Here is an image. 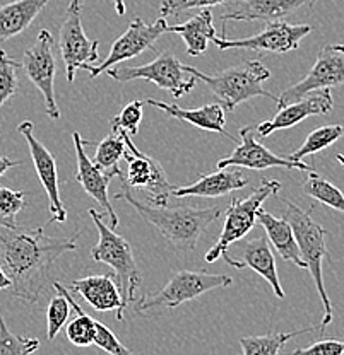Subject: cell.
<instances>
[{
    "mask_svg": "<svg viewBox=\"0 0 344 355\" xmlns=\"http://www.w3.org/2000/svg\"><path fill=\"white\" fill-rule=\"evenodd\" d=\"M81 232L70 238H50L45 229L0 225V266L13 282L10 292L26 302H38L60 254L76 250Z\"/></svg>",
    "mask_w": 344,
    "mask_h": 355,
    "instance_id": "cell-1",
    "label": "cell"
},
{
    "mask_svg": "<svg viewBox=\"0 0 344 355\" xmlns=\"http://www.w3.org/2000/svg\"><path fill=\"white\" fill-rule=\"evenodd\" d=\"M117 198H124L125 202L131 203L136 212L147 224L153 225L170 246L179 251L195 250L199 239L202 238L207 227L221 217L220 207L192 209V207L185 205H153V203L140 202L127 188H122V193H117Z\"/></svg>",
    "mask_w": 344,
    "mask_h": 355,
    "instance_id": "cell-2",
    "label": "cell"
},
{
    "mask_svg": "<svg viewBox=\"0 0 344 355\" xmlns=\"http://www.w3.org/2000/svg\"><path fill=\"white\" fill-rule=\"evenodd\" d=\"M183 69L195 79L202 80L220 99V105L228 111H235L236 106L257 98V96H264V98L277 103V96L262 87V84L271 77V70L259 60L243 62L231 69L221 70L214 76L201 72L190 65H183Z\"/></svg>",
    "mask_w": 344,
    "mask_h": 355,
    "instance_id": "cell-3",
    "label": "cell"
},
{
    "mask_svg": "<svg viewBox=\"0 0 344 355\" xmlns=\"http://www.w3.org/2000/svg\"><path fill=\"white\" fill-rule=\"evenodd\" d=\"M283 203L284 207V219L290 222L291 229H293L295 239H297L300 254H302V260L305 261L306 270L312 273V279L316 282L317 292L320 295L322 306H324V318L320 321L319 331L324 333L325 328L331 324L332 321V304L331 299H329L327 292H325L324 286V273H322V263H324V258H329L327 246H325V236L327 231L312 219V210L306 212V210L300 209L297 203L290 202V200L284 198Z\"/></svg>",
    "mask_w": 344,
    "mask_h": 355,
    "instance_id": "cell-4",
    "label": "cell"
},
{
    "mask_svg": "<svg viewBox=\"0 0 344 355\" xmlns=\"http://www.w3.org/2000/svg\"><path fill=\"white\" fill-rule=\"evenodd\" d=\"M90 217L98 229L99 239L91 250V258L96 263H105L113 270L115 279L118 280V288L124 299V308L136 301V292L140 286V272L136 265L132 246L118 236L110 225L103 222V216L95 209L88 210Z\"/></svg>",
    "mask_w": 344,
    "mask_h": 355,
    "instance_id": "cell-5",
    "label": "cell"
},
{
    "mask_svg": "<svg viewBox=\"0 0 344 355\" xmlns=\"http://www.w3.org/2000/svg\"><path fill=\"white\" fill-rule=\"evenodd\" d=\"M233 284V279L223 273L207 272H188L180 270L173 273L172 279L165 284V287L151 295H144L136 306L139 314L154 313L163 309H175L180 304L201 297L206 292L214 288L228 287Z\"/></svg>",
    "mask_w": 344,
    "mask_h": 355,
    "instance_id": "cell-6",
    "label": "cell"
},
{
    "mask_svg": "<svg viewBox=\"0 0 344 355\" xmlns=\"http://www.w3.org/2000/svg\"><path fill=\"white\" fill-rule=\"evenodd\" d=\"M281 190V183L269 178H262L259 187L247 198H231V203L228 205L227 217H224L223 231H221L220 239L214 243L206 253L207 263H214L224 251L231 246L233 243L242 241L257 222V210L261 209L262 203L272 195H277Z\"/></svg>",
    "mask_w": 344,
    "mask_h": 355,
    "instance_id": "cell-7",
    "label": "cell"
},
{
    "mask_svg": "<svg viewBox=\"0 0 344 355\" xmlns=\"http://www.w3.org/2000/svg\"><path fill=\"white\" fill-rule=\"evenodd\" d=\"M110 77L117 83H131L136 79L151 80L163 91L170 92L173 98H182L195 87L194 76L185 72L183 64L170 51H163L153 62L146 65L136 67H117V69L106 70Z\"/></svg>",
    "mask_w": 344,
    "mask_h": 355,
    "instance_id": "cell-8",
    "label": "cell"
},
{
    "mask_svg": "<svg viewBox=\"0 0 344 355\" xmlns=\"http://www.w3.org/2000/svg\"><path fill=\"white\" fill-rule=\"evenodd\" d=\"M125 150L124 159L127 162V173H122V187L142 190L146 202L153 205H168V198L177 187L168 181L165 169L156 159L142 154L132 142L131 135L124 132Z\"/></svg>",
    "mask_w": 344,
    "mask_h": 355,
    "instance_id": "cell-9",
    "label": "cell"
},
{
    "mask_svg": "<svg viewBox=\"0 0 344 355\" xmlns=\"http://www.w3.org/2000/svg\"><path fill=\"white\" fill-rule=\"evenodd\" d=\"M83 3L84 0H70L60 26L58 48H60L69 83H74L77 70H90L99 60V42L90 40L84 33L83 19H81Z\"/></svg>",
    "mask_w": 344,
    "mask_h": 355,
    "instance_id": "cell-10",
    "label": "cell"
},
{
    "mask_svg": "<svg viewBox=\"0 0 344 355\" xmlns=\"http://www.w3.org/2000/svg\"><path fill=\"white\" fill-rule=\"evenodd\" d=\"M344 84V44H327L317 53L306 77L277 96V108L305 98L306 94L320 89H331Z\"/></svg>",
    "mask_w": 344,
    "mask_h": 355,
    "instance_id": "cell-11",
    "label": "cell"
},
{
    "mask_svg": "<svg viewBox=\"0 0 344 355\" xmlns=\"http://www.w3.org/2000/svg\"><path fill=\"white\" fill-rule=\"evenodd\" d=\"M54 36L48 29H42L36 38V43L24 51L23 65L28 79L40 89L45 99L47 114L51 120L60 118V110H58L57 99H55V72H57V64H55L54 55Z\"/></svg>",
    "mask_w": 344,
    "mask_h": 355,
    "instance_id": "cell-12",
    "label": "cell"
},
{
    "mask_svg": "<svg viewBox=\"0 0 344 355\" xmlns=\"http://www.w3.org/2000/svg\"><path fill=\"white\" fill-rule=\"evenodd\" d=\"M310 24H291L283 19L268 22L259 35L243 40H228L224 31L221 36L214 38V44L220 50L228 48H243V50L255 51H271V53H290L300 48V42L312 33Z\"/></svg>",
    "mask_w": 344,
    "mask_h": 355,
    "instance_id": "cell-13",
    "label": "cell"
},
{
    "mask_svg": "<svg viewBox=\"0 0 344 355\" xmlns=\"http://www.w3.org/2000/svg\"><path fill=\"white\" fill-rule=\"evenodd\" d=\"M166 29H168L166 17H158L153 24H146L140 17L132 19L127 31L113 42L108 57H106L99 65H92L91 69L88 70V72H90V77L95 79V77L101 76V73H105L106 70L118 65L120 62L131 60V58L138 57V55H140L146 50L156 51L154 42H156L161 35H165Z\"/></svg>",
    "mask_w": 344,
    "mask_h": 355,
    "instance_id": "cell-14",
    "label": "cell"
},
{
    "mask_svg": "<svg viewBox=\"0 0 344 355\" xmlns=\"http://www.w3.org/2000/svg\"><path fill=\"white\" fill-rule=\"evenodd\" d=\"M240 142L238 147L233 150L228 157H223L218 162V168L224 169L228 166H240V168L255 169V171H262V169L269 168H284V169H300V171L313 173L316 169L310 164H305L302 161H291L288 157H279L275 153L262 146L257 139H255V125H249L238 130Z\"/></svg>",
    "mask_w": 344,
    "mask_h": 355,
    "instance_id": "cell-15",
    "label": "cell"
},
{
    "mask_svg": "<svg viewBox=\"0 0 344 355\" xmlns=\"http://www.w3.org/2000/svg\"><path fill=\"white\" fill-rule=\"evenodd\" d=\"M17 132L24 137L28 142L29 154H31L33 164H35L36 173H38L40 181H42L43 188L48 198V209H50V222H57V224H64L67 220V209H65L64 202L60 198V184H58V171H57V161H55L54 154L40 142L35 137L31 121H23L17 127Z\"/></svg>",
    "mask_w": 344,
    "mask_h": 355,
    "instance_id": "cell-16",
    "label": "cell"
},
{
    "mask_svg": "<svg viewBox=\"0 0 344 355\" xmlns=\"http://www.w3.org/2000/svg\"><path fill=\"white\" fill-rule=\"evenodd\" d=\"M332 108H334V99H332L331 89L313 91L310 94H306L305 98L298 99V101L290 103V105L283 106V108H277L279 111L275 114V118L261 121L255 127V133L259 137H262V139H265L272 132L286 130V128L302 123L309 116L331 113Z\"/></svg>",
    "mask_w": 344,
    "mask_h": 355,
    "instance_id": "cell-17",
    "label": "cell"
},
{
    "mask_svg": "<svg viewBox=\"0 0 344 355\" xmlns=\"http://www.w3.org/2000/svg\"><path fill=\"white\" fill-rule=\"evenodd\" d=\"M72 140L74 147H76L77 157L76 181L84 188V191H86L98 205H101L103 209H105L106 216H108L110 219V227L115 231V229L118 227V217L117 214H115L112 202H110L108 197L110 181H112L115 176L110 175V173H103L101 169L96 168L92 159L86 154V147L91 146L90 140H84L79 132L72 133Z\"/></svg>",
    "mask_w": 344,
    "mask_h": 355,
    "instance_id": "cell-18",
    "label": "cell"
},
{
    "mask_svg": "<svg viewBox=\"0 0 344 355\" xmlns=\"http://www.w3.org/2000/svg\"><path fill=\"white\" fill-rule=\"evenodd\" d=\"M221 257H223L224 260H227V263L231 265L233 268L254 270L255 273H259V275L271 286L277 297H286V292L283 291L279 282V273H277L275 253H272L271 246H269L268 239L265 238H254L249 239V241H243L238 246V253L229 254L227 250Z\"/></svg>",
    "mask_w": 344,
    "mask_h": 355,
    "instance_id": "cell-19",
    "label": "cell"
},
{
    "mask_svg": "<svg viewBox=\"0 0 344 355\" xmlns=\"http://www.w3.org/2000/svg\"><path fill=\"white\" fill-rule=\"evenodd\" d=\"M317 0H231L221 14V21H279L303 7H312Z\"/></svg>",
    "mask_w": 344,
    "mask_h": 355,
    "instance_id": "cell-20",
    "label": "cell"
},
{
    "mask_svg": "<svg viewBox=\"0 0 344 355\" xmlns=\"http://www.w3.org/2000/svg\"><path fill=\"white\" fill-rule=\"evenodd\" d=\"M72 288L81 294V297L91 306L92 309L105 313V311H117L115 320H124V299L115 282L113 273H105V275H91L84 279L72 280Z\"/></svg>",
    "mask_w": 344,
    "mask_h": 355,
    "instance_id": "cell-21",
    "label": "cell"
},
{
    "mask_svg": "<svg viewBox=\"0 0 344 355\" xmlns=\"http://www.w3.org/2000/svg\"><path fill=\"white\" fill-rule=\"evenodd\" d=\"M146 105L165 111L168 116L177 118L180 121H187V123L194 125V127L201 128V130L221 133V135L233 140V142H240V139L233 137L227 130V114H224L227 110L220 103L201 106V108H180L177 105H168V103L156 101V99H146Z\"/></svg>",
    "mask_w": 344,
    "mask_h": 355,
    "instance_id": "cell-22",
    "label": "cell"
},
{
    "mask_svg": "<svg viewBox=\"0 0 344 355\" xmlns=\"http://www.w3.org/2000/svg\"><path fill=\"white\" fill-rule=\"evenodd\" d=\"M249 184L247 176H243L240 171H229V169H220L211 175H202L195 183L188 184V187L175 188L172 191L173 197L183 198V197H206V198H216L223 197V195L231 193V191L242 190Z\"/></svg>",
    "mask_w": 344,
    "mask_h": 355,
    "instance_id": "cell-23",
    "label": "cell"
},
{
    "mask_svg": "<svg viewBox=\"0 0 344 355\" xmlns=\"http://www.w3.org/2000/svg\"><path fill=\"white\" fill-rule=\"evenodd\" d=\"M257 222L264 227L265 236H268L269 241L276 248L277 254L284 261H291V263L300 266V268H306L305 261L302 260V254H300L298 243L295 239L290 222L284 219V217L283 219H277V217L269 214L262 207L257 210Z\"/></svg>",
    "mask_w": 344,
    "mask_h": 355,
    "instance_id": "cell-24",
    "label": "cell"
},
{
    "mask_svg": "<svg viewBox=\"0 0 344 355\" xmlns=\"http://www.w3.org/2000/svg\"><path fill=\"white\" fill-rule=\"evenodd\" d=\"M166 33H177L187 46V55L199 57L207 50L209 42H214L218 36L213 22V10L202 9L201 14L190 17L187 22L168 26Z\"/></svg>",
    "mask_w": 344,
    "mask_h": 355,
    "instance_id": "cell-25",
    "label": "cell"
},
{
    "mask_svg": "<svg viewBox=\"0 0 344 355\" xmlns=\"http://www.w3.org/2000/svg\"><path fill=\"white\" fill-rule=\"evenodd\" d=\"M48 2L50 0H14L0 7V42L26 31Z\"/></svg>",
    "mask_w": 344,
    "mask_h": 355,
    "instance_id": "cell-26",
    "label": "cell"
},
{
    "mask_svg": "<svg viewBox=\"0 0 344 355\" xmlns=\"http://www.w3.org/2000/svg\"><path fill=\"white\" fill-rule=\"evenodd\" d=\"M51 286H54L55 291L62 292V294L67 297V301L70 302V308L77 313V316L74 318V320L67 324V328H65V335H67L69 342L76 347L92 345V343H95V335H96V320H92L88 313H84L83 308L74 301L70 292L64 286H60V284L55 282V280Z\"/></svg>",
    "mask_w": 344,
    "mask_h": 355,
    "instance_id": "cell-27",
    "label": "cell"
},
{
    "mask_svg": "<svg viewBox=\"0 0 344 355\" xmlns=\"http://www.w3.org/2000/svg\"><path fill=\"white\" fill-rule=\"evenodd\" d=\"M125 150H127V147H125L124 132L112 130L108 137H105L101 142L96 144L92 162L103 173H110L113 176H122V169L118 162L124 157Z\"/></svg>",
    "mask_w": 344,
    "mask_h": 355,
    "instance_id": "cell-28",
    "label": "cell"
},
{
    "mask_svg": "<svg viewBox=\"0 0 344 355\" xmlns=\"http://www.w3.org/2000/svg\"><path fill=\"white\" fill-rule=\"evenodd\" d=\"M313 331V327L303 328V330L288 331V333H271V335L262 336H243L240 338L243 355H279V350L283 349L288 340L295 336L305 335V333Z\"/></svg>",
    "mask_w": 344,
    "mask_h": 355,
    "instance_id": "cell-29",
    "label": "cell"
},
{
    "mask_svg": "<svg viewBox=\"0 0 344 355\" xmlns=\"http://www.w3.org/2000/svg\"><path fill=\"white\" fill-rule=\"evenodd\" d=\"M343 135L344 128L341 125H325V127L317 128V130L309 133L303 146L288 155V159H291V161H302L306 155L319 154L322 150L327 149V147H331L334 142H338Z\"/></svg>",
    "mask_w": 344,
    "mask_h": 355,
    "instance_id": "cell-30",
    "label": "cell"
},
{
    "mask_svg": "<svg viewBox=\"0 0 344 355\" xmlns=\"http://www.w3.org/2000/svg\"><path fill=\"white\" fill-rule=\"evenodd\" d=\"M303 191L305 195L312 197L317 202L324 203V205L331 207V209L338 210L344 214V195L338 187L327 181L325 178L317 175L316 171L310 173V176L303 181Z\"/></svg>",
    "mask_w": 344,
    "mask_h": 355,
    "instance_id": "cell-31",
    "label": "cell"
},
{
    "mask_svg": "<svg viewBox=\"0 0 344 355\" xmlns=\"http://www.w3.org/2000/svg\"><path fill=\"white\" fill-rule=\"evenodd\" d=\"M40 349V340L21 336L9 330L0 313V355H31Z\"/></svg>",
    "mask_w": 344,
    "mask_h": 355,
    "instance_id": "cell-32",
    "label": "cell"
},
{
    "mask_svg": "<svg viewBox=\"0 0 344 355\" xmlns=\"http://www.w3.org/2000/svg\"><path fill=\"white\" fill-rule=\"evenodd\" d=\"M57 292L54 299L50 301L47 308V338L48 342L55 338V336L60 333L62 328H64L65 321L69 320V314H70V302L67 301L62 292Z\"/></svg>",
    "mask_w": 344,
    "mask_h": 355,
    "instance_id": "cell-33",
    "label": "cell"
},
{
    "mask_svg": "<svg viewBox=\"0 0 344 355\" xmlns=\"http://www.w3.org/2000/svg\"><path fill=\"white\" fill-rule=\"evenodd\" d=\"M19 62L10 58L3 50H0V106L6 105L17 92V69Z\"/></svg>",
    "mask_w": 344,
    "mask_h": 355,
    "instance_id": "cell-34",
    "label": "cell"
},
{
    "mask_svg": "<svg viewBox=\"0 0 344 355\" xmlns=\"http://www.w3.org/2000/svg\"><path fill=\"white\" fill-rule=\"evenodd\" d=\"M26 207L24 191L0 188V225L16 227V217Z\"/></svg>",
    "mask_w": 344,
    "mask_h": 355,
    "instance_id": "cell-35",
    "label": "cell"
},
{
    "mask_svg": "<svg viewBox=\"0 0 344 355\" xmlns=\"http://www.w3.org/2000/svg\"><path fill=\"white\" fill-rule=\"evenodd\" d=\"M144 101H131L120 110L117 116L112 118V130H122L129 135H136L139 132V125L142 121Z\"/></svg>",
    "mask_w": 344,
    "mask_h": 355,
    "instance_id": "cell-36",
    "label": "cell"
},
{
    "mask_svg": "<svg viewBox=\"0 0 344 355\" xmlns=\"http://www.w3.org/2000/svg\"><path fill=\"white\" fill-rule=\"evenodd\" d=\"M224 2H228V0H163L160 6V14L161 17H179L183 10L209 9V7L221 6Z\"/></svg>",
    "mask_w": 344,
    "mask_h": 355,
    "instance_id": "cell-37",
    "label": "cell"
},
{
    "mask_svg": "<svg viewBox=\"0 0 344 355\" xmlns=\"http://www.w3.org/2000/svg\"><path fill=\"white\" fill-rule=\"evenodd\" d=\"M92 345L99 347V349L105 350L110 355H134L101 321H96V335Z\"/></svg>",
    "mask_w": 344,
    "mask_h": 355,
    "instance_id": "cell-38",
    "label": "cell"
},
{
    "mask_svg": "<svg viewBox=\"0 0 344 355\" xmlns=\"http://www.w3.org/2000/svg\"><path fill=\"white\" fill-rule=\"evenodd\" d=\"M290 355H344V340H319L305 349H297Z\"/></svg>",
    "mask_w": 344,
    "mask_h": 355,
    "instance_id": "cell-39",
    "label": "cell"
},
{
    "mask_svg": "<svg viewBox=\"0 0 344 355\" xmlns=\"http://www.w3.org/2000/svg\"><path fill=\"white\" fill-rule=\"evenodd\" d=\"M21 161H16V159H9L6 155H0V178L6 175L10 168H16L19 166Z\"/></svg>",
    "mask_w": 344,
    "mask_h": 355,
    "instance_id": "cell-40",
    "label": "cell"
},
{
    "mask_svg": "<svg viewBox=\"0 0 344 355\" xmlns=\"http://www.w3.org/2000/svg\"><path fill=\"white\" fill-rule=\"evenodd\" d=\"M10 287H13V282H10V279L7 277V273L3 272V268L0 266V291H7V288L10 291Z\"/></svg>",
    "mask_w": 344,
    "mask_h": 355,
    "instance_id": "cell-41",
    "label": "cell"
},
{
    "mask_svg": "<svg viewBox=\"0 0 344 355\" xmlns=\"http://www.w3.org/2000/svg\"><path fill=\"white\" fill-rule=\"evenodd\" d=\"M113 6H115V12L118 14V16H124L125 14V0H112Z\"/></svg>",
    "mask_w": 344,
    "mask_h": 355,
    "instance_id": "cell-42",
    "label": "cell"
},
{
    "mask_svg": "<svg viewBox=\"0 0 344 355\" xmlns=\"http://www.w3.org/2000/svg\"><path fill=\"white\" fill-rule=\"evenodd\" d=\"M336 159H338L339 164H341L343 168H344V154H338V155H336Z\"/></svg>",
    "mask_w": 344,
    "mask_h": 355,
    "instance_id": "cell-43",
    "label": "cell"
}]
</instances>
